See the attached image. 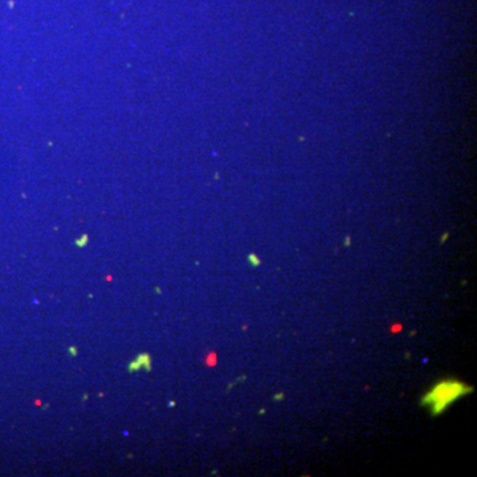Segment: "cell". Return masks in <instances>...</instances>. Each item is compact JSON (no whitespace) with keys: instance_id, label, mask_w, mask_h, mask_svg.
<instances>
[{"instance_id":"2","label":"cell","mask_w":477,"mask_h":477,"mask_svg":"<svg viewBox=\"0 0 477 477\" xmlns=\"http://www.w3.org/2000/svg\"><path fill=\"white\" fill-rule=\"evenodd\" d=\"M248 262H249V264H251L252 267H259V265L262 264V260H260L256 255H253V253H251V255L248 256Z\"/></svg>"},{"instance_id":"1","label":"cell","mask_w":477,"mask_h":477,"mask_svg":"<svg viewBox=\"0 0 477 477\" xmlns=\"http://www.w3.org/2000/svg\"><path fill=\"white\" fill-rule=\"evenodd\" d=\"M471 393H474V387L462 381L447 378L432 386L431 390L423 395L420 404L427 407L432 416L442 415L451 404Z\"/></svg>"},{"instance_id":"3","label":"cell","mask_w":477,"mask_h":477,"mask_svg":"<svg viewBox=\"0 0 477 477\" xmlns=\"http://www.w3.org/2000/svg\"><path fill=\"white\" fill-rule=\"evenodd\" d=\"M400 330H402V325H398V323L394 325V326L391 327V332H393V333H397V332H400Z\"/></svg>"},{"instance_id":"4","label":"cell","mask_w":477,"mask_h":477,"mask_svg":"<svg viewBox=\"0 0 477 477\" xmlns=\"http://www.w3.org/2000/svg\"><path fill=\"white\" fill-rule=\"evenodd\" d=\"M280 399H282V394H278V395H276V400Z\"/></svg>"}]
</instances>
